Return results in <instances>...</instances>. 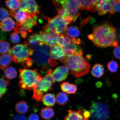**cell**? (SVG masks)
<instances>
[{"label":"cell","instance_id":"6da1fadb","mask_svg":"<svg viewBox=\"0 0 120 120\" xmlns=\"http://www.w3.org/2000/svg\"><path fill=\"white\" fill-rule=\"evenodd\" d=\"M117 38L116 29L107 23L94 27L92 33L88 36V38L96 46L100 48L117 47Z\"/></svg>","mask_w":120,"mask_h":120},{"label":"cell","instance_id":"7a4b0ae2","mask_svg":"<svg viewBox=\"0 0 120 120\" xmlns=\"http://www.w3.org/2000/svg\"><path fill=\"white\" fill-rule=\"evenodd\" d=\"M60 61L68 68L70 74L76 78L87 75L90 68L88 61L82 55L74 54L66 56Z\"/></svg>","mask_w":120,"mask_h":120},{"label":"cell","instance_id":"3957f363","mask_svg":"<svg viewBox=\"0 0 120 120\" xmlns=\"http://www.w3.org/2000/svg\"><path fill=\"white\" fill-rule=\"evenodd\" d=\"M34 52V49L24 42L23 44L17 45L13 46L8 53L11 55L15 63L20 64L26 68L32 66L34 61L29 56L33 55Z\"/></svg>","mask_w":120,"mask_h":120},{"label":"cell","instance_id":"277c9868","mask_svg":"<svg viewBox=\"0 0 120 120\" xmlns=\"http://www.w3.org/2000/svg\"><path fill=\"white\" fill-rule=\"evenodd\" d=\"M19 72V86L22 90H34L43 78L38 72L37 69H20Z\"/></svg>","mask_w":120,"mask_h":120},{"label":"cell","instance_id":"5b68a950","mask_svg":"<svg viewBox=\"0 0 120 120\" xmlns=\"http://www.w3.org/2000/svg\"><path fill=\"white\" fill-rule=\"evenodd\" d=\"M50 47L43 45H40L34 48L33 61L41 67V71L44 72L49 69V61L51 57Z\"/></svg>","mask_w":120,"mask_h":120},{"label":"cell","instance_id":"8992f818","mask_svg":"<svg viewBox=\"0 0 120 120\" xmlns=\"http://www.w3.org/2000/svg\"><path fill=\"white\" fill-rule=\"evenodd\" d=\"M46 18L48 22L42 28L45 32L49 34L66 35V31L68 27L63 17L58 15L52 19L49 17Z\"/></svg>","mask_w":120,"mask_h":120},{"label":"cell","instance_id":"52a82bcc","mask_svg":"<svg viewBox=\"0 0 120 120\" xmlns=\"http://www.w3.org/2000/svg\"><path fill=\"white\" fill-rule=\"evenodd\" d=\"M91 116L95 120H106L110 116L109 108L101 102L93 101L90 108Z\"/></svg>","mask_w":120,"mask_h":120},{"label":"cell","instance_id":"ba28073f","mask_svg":"<svg viewBox=\"0 0 120 120\" xmlns=\"http://www.w3.org/2000/svg\"><path fill=\"white\" fill-rule=\"evenodd\" d=\"M58 45L63 49L66 56L74 54L82 55L83 54L82 48L75 44L67 35L61 34Z\"/></svg>","mask_w":120,"mask_h":120},{"label":"cell","instance_id":"9c48e42d","mask_svg":"<svg viewBox=\"0 0 120 120\" xmlns=\"http://www.w3.org/2000/svg\"><path fill=\"white\" fill-rule=\"evenodd\" d=\"M66 9L69 14L72 16L73 22H75L76 19L80 15L81 6L79 0H56Z\"/></svg>","mask_w":120,"mask_h":120},{"label":"cell","instance_id":"30bf717a","mask_svg":"<svg viewBox=\"0 0 120 120\" xmlns=\"http://www.w3.org/2000/svg\"><path fill=\"white\" fill-rule=\"evenodd\" d=\"M19 9L28 13L30 18H33L40 13V7L34 0H21Z\"/></svg>","mask_w":120,"mask_h":120},{"label":"cell","instance_id":"8fae6325","mask_svg":"<svg viewBox=\"0 0 120 120\" xmlns=\"http://www.w3.org/2000/svg\"><path fill=\"white\" fill-rule=\"evenodd\" d=\"M38 17L36 16L33 18L27 19L24 21L22 22H16V27L14 30L17 33H21L24 32H31L33 27L36 25Z\"/></svg>","mask_w":120,"mask_h":120},{"label":"cell","instance_id":"7c38bea8","mask_svg":"<svg viewBox=\"0 0 120 120\" xmlns=\"http://www.w3.org/2000/svg\"><path fill=\"white\" fill-rule=\"evenodd\" d=\"M52 69L49 70L47 74L45 75V77L38 82L35 89L44 94L45 92L52 89L55 82L52 76Z\"/></svg>","mask_w":120,"mask_h":120},{"label":"cell","instance_id":"4fadbf2b","mask_svg":"<svg viewBox=\"0 0 120 120\" xmlns=\"http://www.w3.org/2000/svg\"><path fill=\"white\" fill-rule=\"evenodd\" d=\"M118 0H97V11L100 15H103L107 13H110Z\"/></svg>","mask_w":120,"mask_h":120},{"label":"cell","instance_id":"5bb4252c","mask_svg":"<svg viewBox=\"0 0 120 120\" xmlns=\"http://www.w3.org/2000/svg\"><path fill=\"white\" fill-rule=\"evenodd\" d=\"M51 57L55 60H62L66 56L63 49L59 45H56L51 47L50 50Z\"/></svg>","mask_w":120,"mask_h":120},{"label":"cell","instance_id":"9a60e30c","mask_svg":"<svg viewBox=\"0 0 120 120\" xmlns=\"http://www.w3.org/2000/svg\"><path fill=\"white\" fill-rule=\"evenodd\" d=\"M9 11L10 16L15 19L16 22H22L30 18L27 13L20 9L16 11L10 10Z\"/></svg>","mask_w":120,"mask_h":120},{"label":"cell","instance_id":"2e32d148","mask_svg":"<svg viewBox=\"0 0 120 120\" xmlns=\"http://www.w3.org/2000/svg\"><path fill=\"white\" fill-rule=\"evenodd\" d=\"M97 0H79L81 6V10H86L94 12L97 11Z\"/></svg>","mask_w":120,"mask_h":120},{"label":"cell","instance_id":"e0dca14e","mask_svg":"<svg viewBox=\"0 0 120 120\" xmlns=\"http://www.w3.org/2000/svg\"><path fill=\"white\" fill-rule=\"evenodd\" d=\"M82 112V109L78 111L69 110L64 120H85Z\"/></svg>","mask_w":120,"mask_h":120},{"label":"cell","instance_id":"ac0fdd59","mask_svg":"<svg viewBox=\"0 0 120 120\" xmlns=\"http://www.w3.org/2000/svg\"><path fill=\"white\" fill-rule=\"evenodd\" d=\"M61 34L47 33L45 45L50 47L58 45Z\"/></svg>","mask_w":120,"mask_h":120},{"label":"cell","instance_id":"d6986e66","mask_svg":"<svg viewBox=\"0 0 120 120\" xmlns=\"http://www.w3.org/2000/svg\"><path fill=\"white\" fill-rule=\"evenodd\" d=\"M61 89L63 92L68 94H75L77 91V86L68 82H63L60 85Z\"/></svg>","mask_w":120,"mask_h":120},{"label":"cell","instance_id":"ffe728a7","mask_svg":"<svg viewBox=\"0 0 120 120\" xmlns=\"http://www.w3.org/2000/svg\"><path fill=\"white\" fill-rule=\"evenodd\" d=\"M13 60L11 55L8 54H5L1 55L0 58V69L2 70H5Z\"/></svg>","mask_w":120,"mask_h":120},{"label":"cell","instance_id":"44dd1931","mask_svg":"<svg viewBox=\"0 0 120 120\" xmlns=\"http://www.w3.org/2000/svg\"><path fill=\"white\" fill-rule=\"evenodd\" d=\"M15 25L14 21L11 18H9L1 22L0 27L3 31H9L14 29Z\"/></svg>","mask_w":120,"mask_h":120},{"label":"cell","instance_id":"7402d4cb","mask_svg":"<svg viewBox=\"0 0 120 120\" xmlns=\"http://www.w3.org/2000/svg\"><path fill=\"white\" fill-rule=\"evenodd\" d=\"M28 46H31L34 48L38 45H41L40 41L39 34L34 33L30 36L27 41H25Z\"/></svg>","mask_w":120,"mask_h":120},{"label":"cell","instance_id":"603a6c76","mask_svg":"<svg viewBox=\"0 0 120 120\" xmlns=\"http://www.w3.org/2000/svg\"><path fill=\"white\" fill-rule=\"evenodd\" d=\"M104 72L105 70L103 66L101 64H97L93 67L91 73L94 77L98 78L103 75Z\"/></svg>","mask_w":120,"mask_h":120},{"label":"cell","instance_id":"cb8c5ba5","mask_svg":"<svg viewBox=\"0 0 120 120\" xmlns=\"http://www.w3.org/2000/svg\"><path fill=\"white\" fill-rule=\"evenodd\" d=\"M80 34V30L78 27L71 26L68 28L66 31V35L71 39H76L79 36Z\"/></svg>","mask_w":120,"mask_h":120},{"label":"cell","instance_id":"d4e9b609","mask_svg":"<svg viewBox=\"0 0 120 120\" xmlns=\"http://www.w3.org/2000/svg\"><path fill=\"white\" fill-rule=\"evenodd\" d=\"M56 100L54 96L50 93L45 94L42 99L43 104L49 107L53 106L56 103Z\"/></svg>","mask_w":120,"mask_h":120},{"label":"cell","instance_id":"484cf974","mask_svg":"<svg viewBox=\"0 0 120 120\" xmlns=\"http://www.w3.org/2000/svg\"><path fill=\"white\" fill-rule=\"evenodd\" d=\"M28 106L26 102L22 100L18 102L15 106L16 112L20 114H24L28 112Z\"/></svg>","mask_w":120,"mask_h":120},{"label":"cell","instance_id":"4316f807","mask_svg":"<svg viewBox=\"0 0 120 120\" xmlns=\"http://www.w3.org/2000/svg\"><path fill=\"white\" fill-rule=\"evenodd\" d=\"M54 112L51 108L46 107L42 109L40 115L45 119H49L52 117L54 115Z\"/></svg>","mask_w":120,"mask_h":120},{"label":"cell","instance_id":"83f0119b","mask_svg":"<svg viewBox=\"0 0 120 120\" xmlns=\"http://www.w3.org/2000/svg\"><path fill=\"white\" fill-rule=\"evenodd\" d=\"M52 75L54 80L58 82H61L65 80L68 76L64 74L57 68L52 72Z\"/></svg>","mask_w":120,"mask_h":120},{"label":"cell","instance_id":"f1b7e54d","mask_svg":"<svg viewBox=\"0 0 120 120\" xmlns=\"http://www.w3.org/2000/svg\"><path fill=\"white\" fill-rule=\"evenodd\" d=\"M52 3L55 5L57 11L60 15L62 16L64 19L70 15L67 10L56 0L53 1Z\"/></svg>","mask_w":120,"mask_h":120},{"label":"cell","instance_id":"f546056e","mask_svg":"<svg viewBox=\"0 0 120 120\" xmlns=\"http://www.w3.org/2000/svg\"><path fill=\"white\" fill-rule=\"evenodd\" d=\"M56 99L57 102L58 104L64 105L68 101V96L65 93L60 92L56 94Z\"/></svg>","mask_w":120,"mask_h":120},{"label":"cell","instance_id":"4dcf8cb0","mask_svg":"<svg viewBox=\"0 0 120 120\" xmlns=\"http://www.w3.org/2000/svg\"><path fill=\"white\" fill-rule=\"evenodd\" d=\"M17 74L16 69L12 67H8L4 70V76L8 79H12L15 78Z\"/></svg>","mask_w":120,"mask_h":120},{"label":"cell","instance_id":"1f68e13d","mask_svg":"<svg viewBox=\"0 0 120 120\" xmlns=\"http://www.w3.org/2000/svg\"><path fill=\"white\" fill-rule=\"evenodd\" d=\"M10 84V82L8 79H4V76H2L0 81V97L1 98L5 93L7 90L8 86Z\"/></svg>","mask_w":120,"mask_h":120},{"label":"cell","instance_id":"d6a6232c","mask_svg":"<svg viewBox=\"0 0 120 120\" xmlns=\"http://www.w3.org/2000/svg\"><path fill=\"white\" fill-rule=\"evenodd\" d=\"M19 0H8L5 1L7 6L13 11H15L19 7Z\"/></svg>","mask_w":120,"mask_h":120},{"label":"cell","instance_id":"836d02e7","mask_svg":"<svg viewBox=\"0 0 120 120\" xmlns=\"http://www.w3.org/2000/svg\"><path fill=\"white\" fill-rule=\"evenodd\" d=\"M106 67L109 71L112 73H115L117 71L119 66L118 63L112 60L108 63Z\"/></svg>","mask_w":120,"mask_h":120},{"label":"cell","instance_id":"e575fe53","mask_svg":"<svg viewBox=\"0 0 120 120\" xmlns=\"http://www.w3.org/2000/svg\"><path fill=\"white\" fill-rule=\"evenodd\" d=\"M10 44L8 42L1 40L0 42V52L2 54L8 52L10 50Z\"/></svg>","mask_w":120,"mask_h":120},{"label":"cell","instance_id":"d590c367","mask_svg":"<svg viewBox=\"0 0 120 120\" xmlns=\"http://www.w3.org/2000/svg\"><path fill=\"white\" fill-rule=\"evenodd\" d=\"M10 16V13L6 9L1 8H0V20L1 21L9 18Z\"/></svg>","mask_w":120,"mask_h":120},{"label":"cell","instance_id":"8d00e7d4","mask_svg":"<svg viewBox=\"0 0 120 120\" xmlns=\"http://www.w3.org/2000/svg\"><path fill=\"white\" fill-rule=\"evenodd\" d=\"M10 40L11 42L13 44L18 43L20 41V36L17 33H13L10 36Z\"/></svg>","mask_w":120,"mask_h":120},{"label":"cell","instance_id":"74e56055","mask_svg":"<svg viewBox=\"0 0 120 120\" xmlns=\"http://www.w3.org/2000/svg\"><path fill=\"white\" fill-rule=\"evenodd\" d=\"M120 12V0H118L116 4L112 9L110 14H114L117 12Z\"/></svg>","mask_w":120,"mask_h":120},{"label":"cell","instance_id":"f35d334b","mask_svg":"<svg viewBox=\"0 0 120 120\" xmlns=\"http://www.w3.org/2000/svg\"><path fill=\"white\" fill-rule=\"evenodd\" d=\"M64 75L67 76H68L69 72V70L68 68L64 66H59L57 68Z\"/></svg>","mask_w":120,"mask_h":120},{"label":"cell","instance_id":"ab89813d","mask_svg":"<svg viewBox=\"0 0 120 120\" xmlns=\"http://www.w3.org/2000/svg\"><path fill=\"white\" fill-rule=\"evenodd\" d=\"M113 54L115 58L120 59V46H117L114 49Z\"/></svg>","mask_w":120,"mask_h":120},{"label":"cell","instance_id":"60d3db41","mask_svg":"<svg viewBox=\"0 0 120 120\" xmlns=\"http://www.w3.org/2000/svg\"><path fill=\"white\" fill-rule=\"evenodd\" d=\"M82 114L85 120H88L91 116L90 111L84 109H82Z\"/></svg>","mask_w":120,"mask_h":120},{"label":"cell","instance_id":"b9f144b4","mask_svg":"<svg viewBox=\"0 0 120 120\" xmlns=\"http://www.w3.org/2000/svg\"><path fill=\"white\" fill-rule=\"evenodd\" d=\"M13 120H27L26 117L23 115L16 114L13 117Z\"/></svg>","mask_w":120,"mask_h":120},{"label":"cell","instance_id":"7bdbcfd3","mask_svg":"<svg viewBox=\"0 0 120 120\" xmlns=\"http://www.w3.org/2000/svg\"><path fill=\"white\" fill-rule=\"evenodd\" d=\"M28 120H40L39 117L36 114L32 113L30 115Z\"/></svg>","mask_w":120,"mask_h":120},{"label":"cell","instance_id":"ee69618b","mask_svg":"<svg viewBox=\"0 0 120 120\" xmlns=\"http://www.w3.org/2000/svg\"><path fill=\"white\" fill-rule=\"evenodd\" d=\"M117 38L118 41L120 44V29L118 30L117 34Z\"/></svg>","mask_w":120,"mask_h":120},{"label":"cell","instance_id":"f6af8a7d","mask_svg":"<svg viewBox=\"0 0 120 120\" xmlns=\"http://www.w3.org/2000/svg\"><path fill=\"white\" fill-rule=\"evenodd\" d=\"M28 33L27 32H24L21 34L22 37L23 38H26L27 36L28 35Z\"/></svg>","mask_w":120,"mask_h":120},{"label":"cell","instance_id":"bcb514c9","mask_svg":"<svg viewBox=\"0 0 120 120\" xmlns=\"http://www.w3.org/2000/svg\"><path fill=\"white\" fill-rule=\"evenodd\" d=\"M102 83L101 82H97L96 84V86L98 88H100L102 86Z\"/></svg>","mask_w":120,"mask_h":120}]
</instances>
